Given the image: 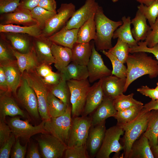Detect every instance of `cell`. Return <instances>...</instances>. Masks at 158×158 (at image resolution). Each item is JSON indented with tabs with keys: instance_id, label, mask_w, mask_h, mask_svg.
<instances>
[{
	"instance_id": "6da1fadb",
	"label": "cell",
	"mask_w": 158,
	"mask_h": 158,
	"mask_svg": "<svg viewBox=\"0 0 158 158\" xmlns=\"http://www.w3.org/2000/svg\"><path fill=\"white\" fill-rule=\"evenodd\" d=\"M126 63L127 75L124 92L133 82L140 77L148 75L152 79L158 76V61L148 56L146 52L140 51L129 54Z\"/></svg>"
},
{
	"instance_id": "7a4b0ae2",
	"label": "cell",
	"mask_w": 158,
	"mask_h": 158,
	"mask_svg": "<svg viewBox=\"0 0 158 158\" xmlns=\"http://www.w3.org/2000/svg\"><path fill=\"white\" fill-rule=\"evenodd\" d=\"M96 38L94 40L97 51L109 50L112 47L111 39L116 29L123 24L122 20L113 21L107 17L102 8L99 7L95 14Z\"/></svg>"
},
{
	"instance_id": "3957f363",
	"label": "cell",
	"mask_w": 158,
	"mask_h": 158,
	"mask_svg": "<svg viewBox=\"0 0 158 158\" xmlns=\"http://www.w3.org/2000/svg\"><path fill=\"white\" fill-rule=\"evenodd\" d=\"M150 111H147L144 107L139 116L134 120L121 128L124 131L122 138L124 152L123 158H128L132 146L146 130Z\"/></svg>"
},
{
	"instance_id": "277c9868",
	"label": "cell",
	"mask_w": 158,
	"mask_h": 158,
	"mask_svg": "<svg viewBox=\"0 0 158 158\" xmlns=\"http://www.w3.org/2000/svg\"><path fill=\"white\" fill-rule=\"evenodd\" d=\"M22 76L26 80L36 94L39 112L41 118L45 121L51 118L48 112L47 103V96L50 92L49 86L43 82L35 69L25 71Z\"/></svg>"
},
{
	"instance_id": "5b68a950",
	"label": "cell",
	"mask_w": 158,
	"mask_h": 158,
	"mask_svg": "<svg viewBox=\"0 0 158 158\" xmlns=\"http://www.w3.org/2000/svg\"><path fill=\"white\" fill-rule=\"evenodd\" d=\"M71 109V104L68 105L63 114L45 121L44 125L47 133L57 138L67 146L72 124Z\"/></svg>"
},
{
	"instance_id": "8992f818",
	"label": "cell",
	"mask_w": 158,
	"mask_h": 158,
	"mask_svg": "<svg viewBox=\"0 0 158 158\" xmlns=\"http://www.w3.org/2000/svg\"><path fill=\"white\" fill-rule=\"evenodd\" d=\"M71 92L72 118L79 116L83 111L90 86L87 79L67 81Z\"/></svg>"
},
{
	"instance_id": "52a82bcc",
	"label": "cell",
	"mask_w": 158,
	"mask_h": 158,
	"mask_svg": "<svg viewBox=\"0 0 158 158\" xmlns=\"http://www.w3.org/2000/svg\"><path fill=\"white\" fill-rule=\"evenodd\" d=\"M124 133L123 129L117 125L106 129L102 144L95 157L109 158L111 153L117 154L123 150L119 140Z\"/></svg>"
},
{
	"instance_id": "ba28073f",
	"label": "cell",
	"mask_w": 158,
	"mask_h": 158,
	"mask_svg": "<svg viewBox=\"0 0 158 158\" xmlns=\"http://www.w3.org/2000/svg\"><path fill=\"white\" fill-rule=\"evenodd\" d=\"M75 11L73 3L62 4L56 13L47 23L42 35L48 37L60 30L66 24Z\"/></svg>"
},
{
	"instance_id": "9c48e42d",
	"label": "cell",
	"mask_w": 158,
	"mask_h": 158,
	"mask_svg": "<svg viewBox=\"0 0 158 158\" xmlns=\"http://www.w3.org/2000/svg\"><path fill=\"white\" fill-rule=\"evenodd\" d=\"M91 126L90 116H82L72 118L68 147L85 145Z\"/></svg>"
},
{
	"instance_id": "30bf717a",
	"label": "cell",
	"mask_w": 158,
	"mask_h": 158,
	"mask_svg": "<svg viewBox=\"0 0 158 158\" xmlns=\"http://www.w3.org/2000/svg\"><path fill=\"white\" fill-rule=\"evenodd\" d=\"M16 96L20 103L31 115L36 118H39L40 114L36 94L22 76Z\"/></svg>"
},
{
	"instance_id": "8fae6325",
	"label": "cell",
	"mask_w": 158,
	"mask_h": 158,
	"mask_svg": "<svg viewBox=\"0 0 158 158\" xmlns=\"http://www.w3.org/2000/svg\"><path fill=\"white\" fill-rule=\"evenodd\" d=\"M45 121L43 120L39 125L33 126L28 120L23 121L17 117L11 118L8 125L16 138L28 140L31 137L37 134L47 133L44 128Z\"/></svg>"
},
{
	"instance_id": "7c38bea8",
	"label": "cell",
	"mask_w": 158,
	"mask_h": 158,
	"mask_svg": "<svg viewBox=\"0 0 158 158\" xmlns=\"http://www.w3.org/2000/svg\"><path fill=\"white\" fill-rule=\"evenodd\" d=\"M42 155L44 158L62 157L68 146L51 134L42 135L38 139Z\"/></svg>"
},
{
	"instance_id": "4fadbf2b",
	"label": "cell",
	"mask_w": 158,
	"mask_h": 158,
	"mask_svg": "<svg viewBox=\"0 0 158 158\" xmlns=\"http://www.w3.org/2000/svg\"><path fill=\"white\" fill-rule=\"evenodd\" d=\"M99 6L95 0H86L84 4L75 11L64 27L68 29H79L96 13Z\"/></svg>"
},
{
	"instance_id": "5bb4252c",
	"label": "cell",
	"mask_w": 158,
	"mask_h": 158,
	"mask_svg": "<svg viewBox=\"0 0 158 158\" xmlns=\"http://www.w3.org/2000/svg\"><path fill=\"white\" fill-rule=\"evenodd\" d=\"M87 67L88 80L91 83L112 75V71L104 64L101 56L95 48L94 42L92 43V53Z\"/></svg>"
},
{
	"instance_id": "9a60e30c",
	"label": "cell",
	"mask_w": 158,
	"mask_h": 158,
	"mask_svg": "<svg viewBox=\"0 0 158 158\" xmlns=\"http://www.w3.org/2000/svg\"><path fill=\"white\" fill-rule=\"evenodd\" d=\"M105 124V121L90 128L85 144L90 158L95 157L101 147L106 130Z\"/></svg>"
},
{
	"instance_id": "2e32d148",
	"label": "cell",
	"mask_w": 158,
	"mask_h": 158,
	"mask_svg": "<svg viewBox=\"0 0 158 158\" xmlns=\"http://www.w3.org/2000/svg\"><path fill=\"white\" fill-rule=\"evenodd\" d=\"M0 24L3 25L17 24L30 26L38 24L32 16L31 11L18 8L13 12L2 14L0 16Z\"/></svg>"
},
{
	"instance_id": "e0dca14e",
	"label": "cell",
	"mask_w": 158,
	"mask_h": 158,
	"mask_svg": "<svg viewBox=\"0 0 158 158\" xmlns=\"http://www.w3.org/2000/svg\"><path fill=\"white\" fill-rule=\"evenodd\" d=\"M33 47L40 64L50 65L54 63L55 59L52 55L51 46L53 42L48 37L42 35L32 37Z\"/></svg>"
},
{
	"instance_id": "ac0fdd59",
	"label": "cell",
	"mask_w": 158,
	"mask_h": 158,
	"mask_svg": "<svg viewBox=\"0 0 158 158\" xmlns=\"http://www.w3.org/2000/svg\"><path fill=\"white\" fill-rule=\"evenodd\" d=\"M102 79V88L105 97L112 100L124 92L126 78H120L114 75Z\"/></svg>"
},
{
	"instance_id": "d6986e66",
	"label": "cell",
	"mask_w": 158,
	"mask_h": 158,
	"mask_svg": "<svg viewBox=\"0 0 158 158\" xmlns=\"http://www.w3.org/2000/svg\"><path fill=\"white\" fill-rule=\"evenodd\" d=\"M102 84L101 79L90 86L82 116H88L92 113L102 102L105 96Z\"/></svg>"
},
{
	"instance_id": "ffe728a7",
	"label": "cell",
	"mask_w": 158,
	"mask_h": 158,
	"mask_svg": "<svg viewBox=\"0 0 158 158\" xmlns=\"http://www.w3.org/2000/svg\"><path fill=\"white\" fill-rule=\"evenodd\" d=\"M9 92H0V121L5 122L6 116L20 115L25 117V114L18 106L14 99L8 95Z\"/></svg>"
},
{
	"instance_id": "44dd1931",
	"label": "cell",
	"mask_w": 158,
	"mask_h": 158,
	"mask_svg": "<svg viewBox=\"0 0 158 158\" xmlns=\"http://www.w3.org/2000/svg\"><path fill=\"white\" fill-rule=\"evenodd\" d=\"M5 73L8 86V92L13 93L16 96L20 86L22 75L18 66L17 60L1 63Z\"/></svg>"
},
{
	"instance_id": "7402d4cb",
	"label": "cell",
	"mask_w": 158,
	"mask_h": 158,
	"mask_svg": "<svg viewBox=\"0 0 158 158\" xmlns=\"http://www.w3.org/2000/svg\"><path fill=\"white\" fill-rule=\"evenodd\" d=\"M3 33L12 48L20 53L28 52L33 46L32 37L28 34L14 32Z\"/></svg>"
},
{
	"instance_id": "603a6c76",
	"label": "cell",
	"mask_w": 158,
	"mask_h": 158,
	"mask_svg": "<svg viewBox=\"0 0 158 158\" xmlns=\"http://www.w3.org/2000/svg\"><path fill=\"white\" fill-rule=\"evenodd\" d=\"M117 112L113 100L105 97L100 104L92 113V115L90 116L91 126L97 124L109 117H114Z\"/></svg>"
},
{
	"instance_id": "cb8c5ba5",
	"label": "cell",
	"mask_w": 158,
	"mask_h": 158,
	"mask_svg": "<svg viewBox=\"0 0 158 158\" xmlns=\"http://www.w3.org/2000/svg\"><path fill=\"white\" fill-rule=\"evenodd\" d=\"M144 16L138 10L135 17L131 20L133 26L131 29L133 36L138 42L145 40L151 30Z\"/></svg>"
},
{
	"instance_id": "d4e9b609",
	"label": "cell",
	"mask_w": 158,
	"mask_h": 158,
	"mask_svg": "<svg viewBox=\"0 0 158 158\" xmlns=\"http://www.w3.org/2000/svg\"><path fill=\"white\" fill-rule=\"evenodd\" d=\"M12 51L22 75L25 71L35 69L40 64L33 46L29 52L26 53H20L13 48Z\"/></svg>"
},
{
	"instance_id": "484cf974",
	"label": "cell",
	"mask_w": 158,
	"mask_h": 158,
	"mask_svg": "<svg viewBox=\"0 0 158 158\" xmlns=\"http://www.w3.org/2000/svg\"><path fill=\"white\" fill-rule=\"evenodd\" d=\"M51 50L55 62L54 66L60 72L72 62V54L71 49L53 42Z\"/></svg>"
},
{
	"instance_id": "4316f807",
	"label": "cell",
	"mask_w": 158,
	"mask_h": 158,
	"mask_svg": "<svg viewBox=\"0 0 158 158\" xmlns=\"http://www.w3.org/2000/svg\"><path fill=\"white\" fill-rule=\"evenodd\" d=\"M79 29H68L63 27L59 31L48 38L53 42L71 49L77 41Z\"/></svg>"
},
{
	"instance_id": "83f0119b",
	"label": "cell",
	"mask_w": 158,
	"mask_h": 158,
	"mask_svg": "<svg viewBox=\"0 0 158 158\" xmlns=\"http://www.w3.org/2000/svg\"><path fill=\"white\" fill-rule=\"evenodd\" d=\"M148 139L142 134L133 143L128 158H154Z\"/></svg>"
},
{
	"instance_id": "f1b7e54d",
	"label": "cell",
	"mask_w": 158,
	"mask_h": 158,
	"mask_svg": "<svg viewBox=\"0 0 158 158\" xmlns=\"http://www.w3.org/2000/svg\"><path fill=\"white\" fill-rule=\"evenodd\" d=\"M59 72L61 80L66 81L71 79L86 80L88 77L87 66L81 65L73 62Z\"/></svg>"
},
{
	"instance_id": "f546056e",
	"label": "cell",
	"mask_w": 158,
	"mask_h": 158,
	"mask_svg": "<svg viewBox=\"0 0 158 158\" xmlns=\"http://www.w3.org/2000/svg\"><path fill=\"white\" fill-rule=\"evenodd\" d=\"M92 43L76 42L71 49L72 62L87 66L92 53Z\"/></svg>"
},
{
	"instance_id": "4dcf8cb0",
	"label": "cell",
	"mask_w": 158,
	"mask_h": 158,
	"mask_svg": "<svg viewBox=\"0 0 158 158\" xmlns=\"http://www.w3.org/2000/svg\"><path fill=\"white\" fill-rule=\"evenodd\" d=\"M123 24L115 31L113 38H119L127 43L130 47L138 45V42L133 38L131 29V20L130 16H123L121 18Z\"/></svg>"
},
{
	"instance_id": "1f68e13d",
	"label": "cell",
	"mask_w": 158,
	"mask_h": 158,
	"mask_svg": "<svg viewBox=\"0 0 158 158\" xmlns=\"http://www.w3.org/2000/svg\"><path fill=\"white\" fill-rule=\"evenodd\" d=\"M43 29L40 24L30 26H20L19 25L0 24V32L3 33L14 32L28 34L35 37L42 34Z\"/></svg>"
},
{
	"instance_id": "d6a6232c",
	"label": "cell",
	"mask_w": 158,
	"mask_h": 158,
	"mask_svg": "<svg viewBox=\"0 0 158 158\" xmlns=\"http://www.w3.org/2000/svg\"><path fill=\"white\" fill-rule=\"evenodd\" d=\"M143 134L148 139L151 147L158 145V110L150 111L147 128Z\"/></svg>"
},
{
	"instance_id": "836d02e7",
	"label": "cell",
	"mask_w": 158,
	"mask_h": 158,
	"mask_svg": "<svg viewBox=\"0 0 158 158\" xmlns=\"http://www.w3.org/2000/svg\"><path fill=\"white\" fill-rule=\"evenodd\" d=\"M95 14L79 28L76 42L88 43L92 40H94L95 39L96 27L94 19Z\"/></svg>"
},
{
	"instance_id": "e575fe53",
	"label": "cell",
	"mask_w": 158,
	"mask_h": 158,
	"mask_svg": "<svg viewBox=\"0 0 158 158\" xmlns=\"http://www.w3.org/2000/svg\"><path fill=\"white\" fill-rule=\"evenodd\" d=\"M143 104L137 105L123 110L117 111L114 118L117 120V125L121 127L135 119L144 108Z\"/></svg>"
},
{
	"instance_id": "d590c367",
	"label": "cell",
	"mask_w": 158,
	"mask_h": 158,
	"mask_svg": "<svg viewBox=\"0 0 158 158\" xmlns=\"http://www.w3.org/2000/svg\"><path fill=\"white\" fill-rule=\"evenodd\" d=\"M48 112L50 118H55L63 114L67 106L50 92L47 96Z\"/></svg>"
},
{
	"instance_id": "8d00e7d4",
	"label": "cell",
	"mask_w": 158,
	"mask_h": 158,
	"mask_svg": "<svg viewBox=\"0 0 158 158\" xmlns=\"http://www.w3.org/2000/svg\"><path fill=\"white\" fill-rule=\"evenodd\" d=\"M50 92L67 106L71 105V92L67 81L61 80L58 84L49 86Z\"/></svg>"
},
{
	"instance_id": "74e56055",
	"label": "cell",
	"mask_w": 158,
	"mask_h": 158,
	"mask_svg": "<svg viewBox=\"0 0 158 158\" xmlns=\"http://www.w3.org/2000/svg\"><path fill=\"white\" fill-rule=\"evenodd\" d=\"M134 94L128 95L123 94L119 95L113 99V105L117 111L123 110L140 104H143L141 102L133 98Z\"/></svg>"
},
{
	"instance_id": "f35d334b",
	"label": "cell",
	"mask_w": 158,
	"mask_h": 158,
	"mask_svg": "<svg viewBox=\"0 0 158 158\" xmlns=\"http://www.w3.org/2000/svg\"><path fill=\"white\" fill-rule=\"evenodd\" d=\"M0 63L16 60L12 51V47L3 33L0 32Z\"/></svg>"
},
{
	"instance_id": "ab89813d",
	"label": "cell",
	"mask_w": 158,
	"mask_h": 158,
	"mask_svg": "<svg viewBox=\"0 0 158 158\" xmlns=\"http://www.w3.org/2000/svg\"><path fill=\"white\" fill-rule=\"evenodd\" d=\"M138 8L148 20L150 26H152L158 16V0L149 6L140 4L138 6Z\"/></svg>"
},
{
	"instance_id": "60d3db41",
	"label": "cell",
	"mask_w": 158,
	"mask_h": 158,
	"mask_svg": "<svg viewBox=\"0 0 158 158\" xmlns=\"http://www.w3.org/2000/svg\"><path fill=\"white\" fill-rule=\"evenodd\" d=\"M32 18L36 20L43 29L49 20L57 13L37 6L31 11Z\"/></svg>"
},
{
	"instance_id": "b9f144b4",
	"label": "cell",
	"mask_w": 158,
	"mask_h": 158,
	"mask_svg": "<svg viewBox=\"0 0 158 158\" xmlns=\"http://www.w3.org/2000/svg\"><path fill=\"white\" fill-rule=\"evenodd\" d=\"M102 53L109 59L111 62L113 68L112 75L120 78H126L127 68L124 65V63L108 51L103 50Z\"/></svg>"
},
{
	"instance_id": "7bdbcfd3",
	"label": "cell",
	"mask_w": 158,
	"mask_h": 158,
	"mask_svg": "<svg viewBox=\"0 0 158 158\" xmlns=\"http://www.w3.org/2000/svg\"><path fill=\"white\" fill-rule=\"evenodd\" d=\"M130 47L126 43L118 38L115 45L108 51L114 55L123 63H126L129 53Z\"/></svg>"
},
{
	"instance_id": "ee69618b",
	"label": "cell",
	"mask_w": 158,
	"mask_h": 158,
	"mask_svg": "<svg viewBox=\"0 0 158 158\" xmlns=\"http://www.w3.org/2000/svg\"><path fill=\"white\" fill-rule=\"evenodd\" d=\"M65 158H90L88 153L85 145L68 147L64 154Z\"/></svg>"
},
{
	"instance_id": "f6af8a7d",
	"label": "cell",
	"mask_w": 158,
	"mask_h": 158,
	"mask_svg": "<svg viewBox=\"0 0 158 158\" xmlns=\"http://www.w3.org/2000/svg\"><path fill=\"white\" fill-rule=\"evenodd\" d=\"M142 51L153 54L158 61V44L152 48L148 47L145 41H141L138 42V45L130 47L129 53L132 54L137 52Z\"/></svg>"
},
{
	"instance_id": "bcb514c9",
	"label": "cell",
	"mask_w": 158,
	"mask_h": 158,
	"mask_svg": "<svg viewBox=\"0 0 158 158\" xmlns=\"http://www.w3.org/2000/svg\"><path fill=\"white\" fill-rule=\"evenodd\" d=\"M21 0H0L1 14L11 12L16 10Z\"/></svg>"
},
{
	"instance_id": "7dc6e473",
	"label": "cell",
	"mask_w": 158,
	"mask_h": 158,
	"mask_svg": "<svg viewBox=\"0 0 158 158\" xmlns=\"http://www.w3.org/2000/svg\"><path fill=\"white\" fill-rule=\"evenodd\" d=\"M150 27L151 30L145 41L149 48H152L158 44V16L154 23Z\"/></svg>"
},
{
	"instance_id": "c3c4849f",
	"label": "cell",
	"mask_w": 158,
	"mask_h": 158,
	"mask_svg": "<svg viewBox=\"0 0 158 158\" xmlns=\"http://www.w3.org/2000/svg\"><path fill=\"white\" fill-rule=\"evenodd\" d=\"M16 138L12 134L8 140L0 147V158H9L11 148L16 141Z\"/></svg>"
},
{
	"instance_id": "681fc988",
	"label": "cell",
	"mask_w": 158,
	"mask_h": 158,
	"mask_svg": "<svg viewBox=\"0 0 158 158\" xmlns=\"http://www.w3.org/2000/svg\"><path fill=\"white\" fill-rule=\"evenodd\" d=\"M12 133L8 126L5 122L0 121V146H1L9 138Z\"/></svg>"
},
{
	"instance_id": "f907efd6",
	"label": "cell",
	"mask_w": 158,
	"mask_h": 158,
	"mask_svg": "<svg viewBox=\"0 0 158 158\" xmlns=\"http://www.w3.org/2000/svg\"><path fill=\"white\" fill-rule=\"evenodd\" d=\"M19 138H17L14 148L11 155L12 158H24L26 152V145H22L20 142Z\"/></svg>"
},
{
	"instance_id": "816d5d0a",
	"label": "cell",
	"mask_w": 158,
	"mask_h": 158,
	"mask_svg": "<svg viewBox=\"0 0 158 158\" xmlns=\"http://www.w3.org/2000/svg\"><path fill=\"white\" fill-rule=\"evenodd\" d=\"M137 90L142 95L149 97L152 100L158 99V91L155 88H150L147 85L142 86Z\"/></svg>"
},
{
	"instance_id": "f5cc1de1",
	"label": "cell",
	"mask_w": 158,
	"mask_h": 158,
	"mask_svg": "<svg viewBox=\"0 0 158 158\" xmlns=\"http://www.w3.org/2000/svg\"><path fill=\"white\" fill-rule=\"evenodd\" d=\"M42 79L43 82L49 86L56 85L61 80L59 72H54L53 71L48 76Z\"/></svg>"
},
{
	"instance_id": "db71d44e",
	"label": "cell",
	"mask_w": 158,
	"mask_h": 158,
	"mask_svg": "<svg viewBox=\"0 0 158 158\" xmlns=\"http://www.w3.org/2000/svg\"><path fill=\"white\" fill-rule=\"evenodd\" d=\"M35 69L38 75L42 78L48 76L53 72L50 65L44 63L40 64Z\"/></svg>"
},
{
	"instance_id": "11a10c76",
	"label": "cell",
	"mask_w": 158,
	"mask_h": 158,
	"mask_svg": "<svg viewBox=\"0 0 158 158\" xmlns=\"http://www.w3.org/2000/svg\"><path fill=\"white\" fill-rule=\"evenodd\" d=\"M37 6L47 10L57 12L55 0H40Z\"/></svg>"
},
{
	"instance_id": "9f6ffc18",
	"label": "cell",
	"mask_w": 158,
	"mask_h": 158,
	"mask_svg": "<svg viewBox=\"0 0 158 158\" xmlns=\"http://www.w3.org/2000/svg\"><path fill=\"white\" fill-rule=\"evenodd\" d=\"M40 0H21L18 8H23L31 11L37 6Z\"/></svg>"
},
{
	"instance_id": "6f0895ef",
	"label": "cell",
	"mask_w": 158,
	"mask_h": 158,
	"mask_svg": "<svg viewBox=\"0 0 158 158\" xmlns=\"http://www.w3.org/2000/svg\"><path fill=\"white\" fill-rule=\"evenodd\" d=\"M0 92H8V86L4 70L0 65Z\"/></svg>"
},
{
	"instance_id": "680465c9",
	"label": "cell",
	"mask_w": 158,
	"mask_h": 158,
	"mask_svg": "<svg viewBox=\"0 0 158 158\" xmlns=\"http://www.w3.org/2000/svg\"><path fill=\"white\" fill-rule=\"evenodd\" d=\"M41 156L37 146L33 144L31 145L28 150L27 158H40Z\"/></svg>"
},
{
	"instance_id": "91938a15",
	"label": "cell",
	"mask_w": 158,
	"mask_h": 158,
	"mask_svg": "<svg viewBox=\"0 0 158 158\" xmlns=\"http://www.w3.org/2000/svg\"><path fill=\"white\" fill-rule=\"evenodd\" d=\"M144 107L148 111L152 110H158V99L152 100L144 105Z\"/></svg>"
},
{
	"instance_id": "94428289",
	"label": "cell",
	"mask_w": 158,
	"mask_h": 158,
	"mask_svg": "<svg viewBox=\"0 0 158 158\" xmlns=\"http://www.w3.org/2000/svg\"><path fill=\"white\" fill-rule=\"evenodd\" d=\"M151 149L154 158H158V145L151 147Z\"/></svg>"
},
{
	"instance_id": "6125c7cd",
	"label": "cell",
	"mask_w": 158,
	"mask_h": 158,
	"mask_svg": "<svg viewBox=\"0 0 158 158\" xmlns=\"http://www.w3.org/2000/svg\"><path fill=\"white\" fill-rule=\"evenodd\" d=\"M140 4H143L147 6H149L154 1L157 0H135Z\"/></svg>"
},
{
	"instance_id": "be15d7a7",
	"label": "cell",
	"mask_w": 158,
	"mask_h": 158,
	"mask_svg": "<svg viewBox=\"0 0 158 158\" xmlns=\"http://www.w3.org/2000/svg\"><path fill=\"white\" fill-rule=\"evenodd\" d=\"M157 86L155 87V89L158 91V82H157Z\"/></svg>"
},
{
	"instance_id": "e7e4bbea",
	"label": "cell",
	"mask_w": 158,
	"mask_h": 158,
	"mask_svg": "<svg viewBox=\"0 0 158 158\" xmlns=\"http://www.w3.org/2000/svg\"><path fill=\"white\" fill-rule=\"evenodd\" d=\"M119 0H112V1L114 3L116 2H117Z\"/></svg>"
}]
</instances>
